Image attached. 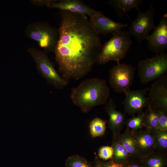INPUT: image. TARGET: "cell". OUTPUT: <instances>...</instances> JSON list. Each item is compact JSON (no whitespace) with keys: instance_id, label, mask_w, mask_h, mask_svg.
I'll return each mask as SVG.
<instances>
[{"instance_id":"cell-8","label":"cell","mask_w":167,"mask_h":167,"mask_svg":"<svg viewBox=\"0 0 167 167\" xmlns=\"http://www.w3.org/2000/svg\"><path fill=\"white\" fill-rule=\"evenodd\" d=\"M137 10L138 11V16L132 22L127 32L130 36H135L140 43L143 40H146L149 32L156 27L154 24L155 12L152 4L145 12H141L139 8Z\"/></svg>"},{"instance_id":"cell-17","label":"cell","mask_w":167,"mask_h":167,"mask_svg":"<svg viewBox=\"0 0 167 167\" xmlns=\"http://www.w3.org/2000/svg\"><path fill=\"white\" fill-rule=\"evenodd\" d=\"M143 1L142 0H110L108 3L115 9L118 17L122 18L133 8L137 9Z\"/></svg>"},{"instance_id":"cell-26","label":"cell","mask_w":167,"mask_h":167,"mask_svg":"<svg viewBox=\"0 0 167 167\" xmlns=\"http://www.w3.org/2000/svg\"><path fill=\"white\" fill-rule=\"evenodd\" d=\"M113 149L112 147L103 146L99 150L98 156L100 158L104 161H106L112 158Z\"/></svg>"},{"instance_id":"cell-18","label":"cell","mask_w":167,"mask_h":167,"mask_svg":"<svg viewBox=\"0 0 167 167\" xmlns=\"http://www.w3.org/2000/svg\"><path fill=\"white\" fill-rule=\"evenodd\" d=\"M140 160L144 167H167V153L154 151Z\"/></svg>"},{"instance_id":"cell-10","label":"cell","mask_w":167,"mask_h":167,"mask_svg":"<svg viewBox=\"0 0 167 167\" xmlns=\"http://www.w3.org/2000/svg\"><path fill=\"white\" fill-rule=\"evenodd\" d=\"M148 96L152 107L167 113V75L156 79L151 85Z\"/></svg>"},{"instance_id":"cell-9","label":"cell","mask_w":167,"mask_h":167,"mask_svg":"<svg viewBox=\"0 0 167 167\" xmlns=\"http://www.w3.org/2000/svg\"><path fill=\"white\" fill-rule=\"evenodd\" d=\"M149 88H147L135 90L130 89L124 92L125 98L123 104L125 113L134 115L143 112V109L151 105L148 97L146 96Z\"/></svg>"},{"instance_id":"cell-3","label":"cell","mask_w":167,"mask_h":167,"mask_svg":"<svg viewBox=\"0 0 167 167\" xmlns=\"http://www.w3.org/2000/svg\"><path fill=\"white\" fill-rule=\"evenodd\" d=\"M112 35L102 46L96 62L98 64L104 65L111 61L120 63L131 46L132 42L127 32L120 30Z\"/></svg>"},{"instance_id":"cell-13","label":"cell","mask_w":167,"mask_h":167,"mask_svg":"<svg viewBox=\"0 0 167 167\" xmlns=\"http://www.w3.org/2000/svg\"><path fill=\"white\" fill-rule=\"evenodd\" d=\"M47 6L50 8H57L61 11L81 14L89 17L101 12L78 0H62L58 1L52 0Z\"/></svg>"},{"instance_id":"cell-19","label":"cell","mask_w":167,"mask_h":167,"mask_svg":"<svg viewBox=\"0 0 167 167\" xmlns=\"http://www.w3.org/2000/svg\"><path fill=\"white\" fill-rule=\"evenodd\" d=\"M143 125L146 129L152 131L157 129L159 119L158 110L150 105L144 112Z\"/></svg>"},{"instance_id":"cell-20","label":"cell","mask_w":167,"mask_h":167,"mask_svg":"<svg viewBox=\"0 0 167 167\" xmlns=\"http://www.w3.org/2000/svg\"><path fill=\"white\" fill-rule=\"evenodd\" d=\"M111 146L113 149L112 159L118 162L128 163L131 158L122 144L115 137H113Z\"/></svg>"},{"instance_id":"cell-23","label":"cell","mask_w":167,"mask_h":167,"mask_svg":"<svg viewBox=\"0 0 167 167\" xmlns=\"http://www.w3.org/2000/svg\"><path fill=\"white\" fill-rule=\"evenodd\" d=\"M66 167H95L84 157L77 155L69 157L65 163Z\"/></svg>"},{"instance_id":"cell-11","label":"cell","mask_w":167,"mask_h":167,"mask_svg":"<svg viewBox=\"0 0 167 167\" xmlns=\"http://www.w3.org/2000/svg\"><path fill=\"white\" fill-rule=\"evenodd\" d=\"M146 40L148 47L156 54L164 53L167 49V14H164L159 25Z\"/></svg>"},{"instance_id":"cell-7","label":"cell","mask_w":167,"mask_h":167,"mask_svg":"<svg viewBox=\"0 0 167 167\" xmlns=\"http://www.w3.org/2000/svg\"><path fill=\"white\" fill-rule=\"evenodd\" d=\"M27 34L38 42L39 46L48 52L54 51L58 39V31L46 23L34 24L27 30Z\"/></svg>"},{"instance_id":"cell-16","label":"cell","mask_w":167,"mask_h":167,"mask_svg":"<svg viewBox=\"0 0 167 167\" xmlns=\"http://www.w3.org/2000/svg\"><path fill=\"white\" fill-rule=\"evenodd\" d=\"M132 132L126 130L122 134H118L115 137L122 144L131 158L140 160L142 157L138 149Z\"/></svg>"},{"instance_id":"cell-14","label":"cell","mask_w":167,"mask_h":167,"mask_svg":"<svg viewBox=\"0 0 167 167\" xmlns=\"http://www.w3.org/2000/svg\"><path fill=\"white\" fill-rule=\"evenodd\" d=\"M104 109L109 117L108 125L113 137L120 133L126 121V115L116 109V106L111 98H109L105 103Z\"/></svg>"},{"instance_id":"cell-27","label":"cell","mask_w":167,"mask_h":167,"mask_svg":"<svg viewBox=\"0 0 167 167\" xmlns=\"http://www.w3.org/2000/svg\"><path fill=\"white\" fill-rule=\"evenodd\" d=\"M158 111L159 119L157 129L167 131V113L160 110Z\"/></svg>"},{"instance_id":"cell-4","label":"cell","mask_w":167,"mask_h":167,"mask_svg":"<svg viewBox=\"0 0 167 167\" xmlns=\"http://www.w3.org/2000/svg\"><path fill=\"white\" fill-rule=\"evenodd\" d=\"M28 51L34 60L39 73L48 84L58 89H63L67 86L68 80L58 74L45 52L33 48L29 49Z\"/></svg>"},{"instance_id":"cell-5","label":"cell","mask_w":167,"mask_h":167,"mask_svg":"<svg viewBox=\"0 0 167 167\" xmlns=\"http://www.w3.org/2000/svg\"><path fill=\"white\" fill-rule=\"evenodd\" d=\"M138 75L142 84H147L166 74L167 54L164 53L145 59L138 64Z\"/></svg>"},{"instance_id":"cell-28","label":"cell","mask_w":167,"mask_h":167,"mask_svg":"<svg viewBox=\"0 0 167 167\" xmlns=\"http://www.w3.org/2000/svg\"><path fill=\"white\" fill-rule=\"evenodd\" d=\"M127 167H144L139 160L131 158L127 164Z\"/></svg>"},{"instance_id":"cell-22","label":"cell","mask_w":167,"mask_h":167,"mask_svg":"<svg viewBox=\"0 0 167 167\" xmlns=\"http://www.w3.org/2000/svg\"><path fill=\"white\" fill-rule=\"evenodd\" d=\"M107 121L99 118H93L89 124V130L92 138L102 136L106 130Z\"/></svg>"},{"instance_id":"cell-25","label":"cell","mask_w":167,"mask_h":167,"mask_svg":"<svg viewBox=\"0 0 167 167\" xmlns=\"http://www.w3.org/2000/svg\"><path fill=\"white\" fill-rule=\"evenodd\" d=\"M127 164L118 162L112 159L106 161H101L96 156L94 166L95 167H127Z\"/></svg>"},{"instance_id":"cell-1","label":"cell","mask_w":167,"mask_h":167,"mask_svg":"<svg viewBox=\"0 0 167 167\" xmlns=\"http://www.w3.org/2000/svg\"><path fill=\"white\" fill-rule=\"evenodd\" d=\"M61 11L55 59L63 78L78 80L97 62L102 46L100 36L87 16Z\"/></svg>"},{"instance_id":"cell-2","label":"cell","mask_w":167,"mask_h":167,"mask_svg":"<svg viewBox=\"0 0 167 167\" xmlns=\"http://www.w3.org/2000/svg\"><path fill=\"white\" fill-rule=\"evenodd\" d=\"M110 90L105 80L97 78L86 79L72 88L70 98L72 102L84 113L95 106L105 104Z\"/></svg>"},{"instance_id":"cell-12","label":"cell","mask_w":167,"mask_h":167,"mask_svg":"<svg viewBox=\"0 0 167 167\" xmlns=\"http://www.w3.org/2000/svg\"><path fill=\"white\" fill-rule=\"evenodd\" d=\"M89 21L96 32L100 36H105L121 30L127 27L125 23L117 22L106 16L101 12L91 16Z\"/></svg>"},{"instance_id":"cell-6","label":"cell","mask_w":167,"mask_h":167,"mask_svg":"<svg viewBox=\"0 0 167 167\" xmlns=\"http://www.w3.org/2000/svg\"><path fill=\"white\" fill-rule=\"evenodd\" d=\"M136 68L132 65L117 64L109 71V82L113 90L122 93L130 89L134 81Z\"/></svg>"},{"instance_id":"cell-24","label":"cell","mask_w":167,"mask_h":167,"mask_svg":"<svg viewBox=\"0 0 167 167\" xmlns=\"http://www.w3.org/2000/svg\"><path fill=\"white\" fill-rule=\"evenodd\" d=\"M144 112L139 113L137 116H133L131 118L126 120L125 124L126 130L135 132L144 127Z\"/></svg>"},{"instance_id":"cell-15","label":"cell","mask_w":167,"mask_h":167,"mask_svg":"<svg viewBox=\"0 0 167 167\" xmlns=\"http://www.w3.org/2000/svg\"><path fill=\"white\" fill-rule=\"evenodd\" d=\"M133 135L139 151L143 157L155 151L152 133L148 129L134 132Z\"/></svg>"},{"instance_id":"cell-21","label":"cell","mask_w":167,"mask_h":167,"mask_svg":"<svg viewBox=\"0 0 167 167\" xmlns=\"http://www.w3.org/2000/svg\"><path fill=\"white\" fill-rule=\"evenodd\" d=\"M150 131L154 139L155 151L167 153V131L157 129Z\"/></svg>"}]
</instances>
